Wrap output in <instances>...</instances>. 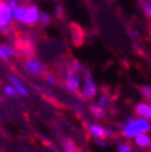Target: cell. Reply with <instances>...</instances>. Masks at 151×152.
Wrapping results in <instances>:
<instances>
[{
    "mask_svg": "<svg viewBox=\"0 0 151 152\" xmlns=\"http://www.w3.org/2000/svg\"><path fill=\"white\" fill-rule=\"evenodd\" d=\"M123 136L125 139H133L140 133H148L151 130V121L143 117H128L127 121L121 125Z\"/></svg>",
    "mask_w": 151,
    "mask_h": 152,
    "instance_id": "6da1fadb",
    "label": "cell"
},
{
    "mask_svg": "<svg viewBox=\"0 0 151 152\" xmlns=\"http://www.w3.org/2000/svg\"><path fill=\"white\" fill-rule=\"evenodd\" d=\"M11 7L4 0H0V33H7L11 28Z\"/></svg>",
    "mask_w": 151,
    "mask_h": 152,
    "instance_id": "7a4b0ae2",
    "label": "cell"
},
{
    "mask_svg": "<svg viewBox=\"0 0 151 152\" xmlns=\"http://www.w3.org/2000/svg\"><path fill=\"white\" fill-rule=\"evenodd\" d=\"M38 18H40V8L35 4H29L26 7V12L22 19V23H25L26 26H34L38 23Z\"/></svg>",
    "mask_w": 151,
    "mask_h": 152,
    "instance_id": "3957f363",
    "label": "cell"
},
{
    "mask_svg": "<svg viewBox=\"0 0 151 152\" xmlns=\"http://www.w3.org/2000/svg\"><path fill=\"white\" fill-rule=\"evenodd\" d=\"M25 68L29 73L32 75H41L44 72V65L40 60H37L35 57H30L29 60H26L25 63Z\"/></svg>",
    "mask_w": 151,
    "mask_h": 152,
    "instance_id": "277c9868",
    "label": "cell"
},
{
    "mask_svg": "<svg viewBox=\"0 0 151 152\" xmlns=\"http://www.w3.org/2000/svg\"><path fill=\"white\" fill-rule=\"evenodd\" d=\"M82 94L85 98H93L97 94V84L94 83L93 77L90 75H87L85 77V83L82 87Z\"/></svg>",
    "mask_w": 151,
    "mask_h": 152,
    "instance_id": "5b68a950",
    "label": "cell"
},
{
    "mask_svg": "<svg viewBox=\"0 0 151 152\" xmlns=\"http://www.w3.org/2000/svg\"><path fill=\"white\" fill-rule=\"evenodd\" d=\"M88 132L95 140H104L106 136H112V132L106 130L99 124H88Z\"/></svg>",
    "mask_w": 151,
    "mask_h": 152,
    "instance_id": "8992f818",
    "label": "cell"
},
{
    "mask_svg": "<svg viewBox=\"0 0 151 152\" xmlns=\"http://www.w3.org/2000/svg\"><path fill=\"white\" fill-rule=\"evenodd\" d=\"M66 87L68 91H78L80 88V76L76 72L69 71L66 77Z\"/></svg>",
    "mask_w": 151,
    "mask_h": 152,
    "instance_id": "52a82bcc",
    "label": "cell"
},
{
    "mask_svg": "<svg viewBox=\"0 0 151 152\" xmlns=\"http://www.w3.org/2000/svg\"><path fill=\"white\" fill-rule=\"evenodd\" d=\"M135 113L138 114L139 117H143V118H147V120H151V103L142 102V103L136 104Z\"/></svg>",
    "mask_w": 151,
    "mask_h": 152,
    "instance_id": "ba28073f",
    "label": "cell"
},
{
    "mask_svg": "<svg viewBox=\"0 0 151 152\" xmlns=\"http://www.w3.org/2000/svg\"><path fill=\"white\" fill-rule=\"evenodd\" d=\"M14 56H15V49H14V46H11V45H8V44L0 45V57H1L3 60L8 61V60H11Z\"/></svg>",
    "mask_w": 151,
    "mask_h": 152,
    "instance_id": "9c48e42d",
    "label": "cell"
},
{
    "mask_svg": "<svg viewBox=\"0 0 151 152\" xmlns=\"http://www.w3.org/2000/svg\"><path fill=\"white\" fill-rule=\"evenodd\" d=\"M133 141L140 148H148V145L151 144V137L148 133H140V134L133 137Z\"/></svg>",
    "mask_w": 151,
    "mask_h": 152,
    "instance_id": "30bf717a",
    "label": "cell"
},
{
    "mask_svg": "<svg viewBox=\"0 0 151 152\" xmlns=\"http://www.w3.org/2000/svg\"><path fill=\"white\" fill-rule=\"evenodd\" d=\"M10 80H11V86H13L14 88L16 90V92L21 95H27V88H26V86L23 84L21 80L16 77V76H10Z\"/></svg>",
    "mask_w": 151,
    "mask_h": 152,
    "instance_id": "8fae6325",
    "label": "cell"
},
{
    "mask_svg": "<svg viewBox=\"0 0 151 152\" xmlns=\"http://www.w3.org/2000/svg\"><path fill=\"white\" fill-rule=\"evenodd\" d=\"M26 7L27 6H13L11 7V15H13V18L15 19V20H18V22H22L23 16H25V12H26Z\"/></svg>",
    "mask_w": 151,
    "mask_h": 152,
    "instance_id": "7c38bea8",
    "label": "cell"
},
{
    "mask_svg": "<svg viewBox=\"0 0 151 152\" xmlns=\"http://www.w3.org/2000/svg\"><path fill=\"white\" fill-rule=\"evenodd\" d=\"M139 6L146 14V16L151 19V0H139Z\"/></svg>",
    "mask_w": 151,
    "mask_h": 152,
    "instance_id": "4fadbf2b",
    "label": "cell"
},
{
    "mask_svg": "<svg viewBox=\"0 0 151 152\" xmlns=\"http://www.w3.org/2000/svg\"><path fill=\"white\" fill-rule=\"evenodd\" d=\"M91 113L95 118H102V117H105V113H106V111H105V107H102L99 104H93Z\"/></svg>",
    "mask_w": 151,
    "mask_h": 152,
    "instance_id": "5bb4252c",
    "label": "cell"
},
{
    "mask_svg": "<svg viewBox=\"0 0 151 152\" xmlns=\"http://www.w3.org/2000/svg\"><path fill=\"white\" fill-rule=\"evenodd\" d=\"M38 22L41 23L42 26H48L50 22H52V16H50L48 12H42V11H40V18H38Z\"/></svg>",
    "mask_w": 151,
    "mask_h": 152,
    "instance_id": "9a60e30c",
    "label": "cell"
},
{
    "mask_svg": "<svg viewBox=\"0 0 151 152\" xmlns=\"http://www.w3.org/2000/svg\"><path fill=\"white\" fill-rule=\"evenodd\" d=\"M64 148H66V152H79L78 147L74 144L71 140H67L66 141V145H64Z\"/></svg>",
    "mask_w": 151,
    "mask_h": 152,
    "instance_id": "2e32d148",
    "label": "cell"
},
{
    "mask_svg": "<svg viewBox=\"0 0 151 152\" xmlns=\"http://www.w3.org/2000/svg\"><path fill=\"white\" fill-rule=\"evenodd\" d=\"M4 94H6L7 96H16L18 92H16V90L14 88L13 86H6V87H4Z\"/></svg>",
    "mask_w": 151,
    "mask_h": 152,
    "instance_id": "e0dca14e",
    "label": "cell"
},
{
    "mask_svg": "<svg viewBox=\"0 0 151 152\" xmlns=\"http://www.w3.org/2000/svg\"><path fill=\"white\" fill-rule=\"evenodd\" d=\"M117 151L119 152H132V147L129 145V144H125V142H121V144H119V147H117Z\"/></svg>",
    "mask_w": 151,
    "mask_h": 152,
    "instance_id": "ac0fdd59",
    "label": "cell"
},
{
    "mask_svg": "<svg viewBox=\"0 0 151 152\" xmlns=\"http://www.w3.org/2000/svg\"><path fill=\"white\" fill-rule=\"evenodd\" d=\"M140 92L143 94V96L147 99L151 98V86H143L142 88H140Z\"/></svg>",
    "mask_w": 151,
    "mask_h": 152,
    "instance_id": "d6986e66",
    "label": "cell"
},
{
    "mask_svg": "<svg viewBox=\"0 0 151 152\" xmlns=\"http://www.w3.org/2000/svg\"><path fill=\"white\" fill-rule=\"evenodd\" d=\"M80 69H82L80 63H79V61H72V64H71V72H76V73H78Z\"/></svg>",
    "mask_w": 151,
    "mask_h": 152,
    "instance_id": "ffe728a7",
    "label": "cell"
},
{
    "mask_svg": "<svg viewBox=\"0 0 151 152\" xmlns=\"http://www.w3.org/2000/svg\"><path fill=\"white\" fill-rule=\"evenodd\" d=\"M98 104H99V106H102V107H106L108 104H109V98H108V96H105V95L99 96V101H98Z\"/></svg>",
    "mask_w": 151,
    "mask_h": 152,
    "instance_id": "44dd1931",
    "label": "cell"
},
{
    "mask_svg": "<svg viewBox=\"0 0 151 152\" xmlns=\"http://www.w3.org/2000/svg\"><path fill=\"white\" fill-rule=\"evenodd\" d=\"M45 79H46V82L49 83V84H55V83H56V79H55L53 75H46V77H45Z\"/></svg>",
    "mask_w": 151,
    "mask_h": 152,
    "instance_id": "7402d4cb",
    "label": "cell"
},
{
    "mask_svg": "<svg viewBox=\"0 0 151 152\" xmlns=\"http://www.w3.org/2000/svg\"><path fill=\"white\" fill-rule=\"evenodd\" d=\"M19 1H21V0H6V3L8 4L10 7H13V6H18Z\"/></svg>",
    "mask_w": 151,
    "mask_h": 152,
    "instance_id": "603a6c76",
    "label": "cell"
},
{
    "mask_svg": "<svg viewBox=\"0 0 151 152\" xmlns=\"http://www.w3.org/2000/svg\"><path fill=\"white\" fill-rule=\"evenodd\" d=\"M148 149H150V152H151V144H150V145H148Z\"/></svg>",
    "mask_w": 151,
    "mask_h": 152,
    "instance_id": "cb8c5ba5",
    "label": "cell"
},
{
    "mask_svg": "<svg viewBox=\"0 0 151 152\" xmlns=\"http://www.w3.org/2000/svg\"><path fill=\"white\" fill-rule=\"evenodd\" d=\"M150 103H151V98H150Z\"/></svg>",
    "mask_w": 151,
    "mask_h": 152,
    "instance_id": "d4e9b609",
    "label": "cell"
}]
</instances>
